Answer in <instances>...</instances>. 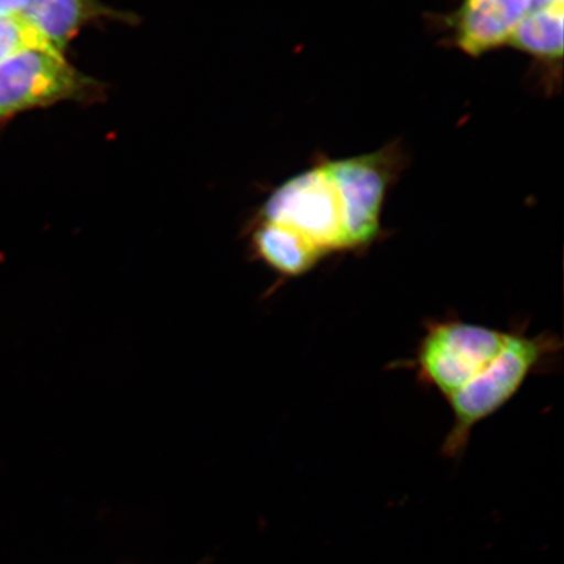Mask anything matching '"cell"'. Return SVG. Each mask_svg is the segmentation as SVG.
I'll use <instances>...</instances> for the list:
<instances>
[{
	"instance_id": "11",
	"label": "cell",
	"mask_w": 564,
	"mask_h": 564,
	"mask_svg": "<svg viewBox=\"0 0 564 564\" xmlns=\"http://www.w3.org/2000/svg\"><path fill=\"white\" fill-rule=\"evenodd\" d=\"M30 0H0V15H23Z\"/></svg>"
},
{
	"instance_id": "5",
	"label": "cell",
	"mask_w": 564,
	"mask_h": 564,
	"mask_svg": "<svg viewBox=\"0 0 564 564\" xmlns=\"http://www.w3.org/2000/svg\"><path fill=\"white\" fill-rule=\"evenodd\" d=\"M326 166L340 197L348 249L376 241L391 176L390 156L372 153L329 162Z\"/></svg>"
},
{
	"instance_id": "10",
	"label": "cell",
	"mask_w": 564,
	"mask_h": 564,
	"mask_svg": "<svg viewBox=\"0 0 564 564\" xmlns=\"http://www.w3.org/2000/svg\"><path fill=\"white\" fill-rule=\"evenodd\" d=\"M32 47L53 48L23 15H0V63Z\"/></svg>"
},
{
	"instance_id": "8",
	"label": "cell",
	"mask_w": 564,
	"mask_h": 564,
	"mask_svg": "<svg viewBox=\"0 0 564 564\" xmlns=\"http://www.w3.org/2000/svg\"><path fill=\"white\" fill-rule=\"evenodd\" d=\"M253 243L268 265L292 278L312 271L327 256L297 230L272 221L260 225Z\"/></svg>"
},
{
	"instance_id": "7",
	"label": "cell",
	"mask_w": 564,
	"mask_h": 564,
	"mask_svg": "<svg viewBox=\"0 0 564 564\" xmlns=\"http://www.w3.org/2000/svg\"><path fill=\"white\" fill-rule=\"evenodd\" d=\"M24 19L54 51L66 47L84 25L102 18H123L98 0H30Z\"/></svg>"
},
{
	"instance_id": "2",
	"label": "cell",
	"mask_w": 564,
	"mask_h": 564,
	"mask_svg": "<svg viewBox=\"0 0 564 564\" xmlns=\"http://www.w3.org/2000/svg\"><path fill=\"white\" fill-rule=\"evenodd\" d=\"M509 337L510 333L460 321L429 324L417 352L419 377L449 399L488 368Z\"/></svg>"
},
{
	"instance_id": "9",
	"label": "cell",
	"mask_w": 564,
	"mask_h": 564,
	"mask_svg": "<svg viewBox=\"0 0 564 564\" xmlns=\"http://www.w3.org/2000/svg\"><path fill=\"white\" fill-rule=\"evenodd\" d=\"M510 44L542 59H560L563 53V2L535 10L513 31Z\"/></svg>"
},
{
	"instance_id": "3",
	"label": "cell",
	"mask_w": 564,
	"mask_h": 564,
	"mask_svg": "<svg viewBox=\"0 0 564 564\" xmlns=\"http://www.w3.org/2000/svg\"><path fill=\"white\" fill-rule=\"evenodd\" d=\"M96 84L65 54L32 47L0 63V122L26 110L94 95Z\"/></svg>"
},
{
	"instance_id": "6",
	"label": "cell",
	"mask_w": 564,
	"mask_h": 564,
	"mask_svg": "<svg viewBox=\"0 0 564 564\" xmlns=\"http://www.w3.org/2000/svg\"><path fill=\"white\" fill-rule=\"evenodd\" d=\"M563 0H464L457 12L456 42L479 55L509 42L529 13Z\"/></svg>"
},
{
	"instance_id": "1",
	"label": "cell",
	"mask_w": 564,
	"mask_h": 564,
	"mask_svg": "<svg viewBox=\"0 0 564 564\" xmlns=\"http://www.w3.org/2000/svg\"><path fill=\"white\" fill-rule=\"evenodd\" d=\"M560 348L554 336L510 333L505 348L488 368L447 399L454 413V426L444 441V455H460L477 423L509 403L528 377Z\"/></svg>"
},
{
	"instance_id": "4",
	"label": "cell",
	"mask_w": 564,
	"mask_h": 564,
	"mask_svg": "<svg viewBox=\"0 0 564 564\" xmlns=\"http://www.w3.org/2000/svg\"><path fill=\"white\" fill-rule=\"evenodd\" d=\"M264 221L297 230L326 253L349 250L340 197L326 165L278 188L265 203Z\"/></svg>"
}]
</instances>
